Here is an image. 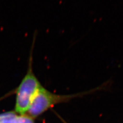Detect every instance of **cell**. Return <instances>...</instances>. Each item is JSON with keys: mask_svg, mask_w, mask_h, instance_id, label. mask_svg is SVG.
I'll use <instances>...</instances> for the list:
<instances>
[{"mask_svg": "<svg viewBox=\"0 0 123 123\" xmlns=\"http://www.w3.org/2000/svg\"><path fill=\"white\" fill-rule=\"evenodd\" d=\"M102 87H97L92 90L77 94L60 95L52 93L42 86L34 97L27 113L32 118H36L57 104L67 102L74 98L82 97L86 94L95 92Z\"/></svg>", "mask_w": 123, "mask_h": 123, "instance_id": "obj_2", "label": "cell"}, {"mask_svg": "<svg viewBox=\"0 0 123 123\" xmlns=\"http://www.w3.org/2000/svg\"><path fill=\"white\" fill-rule=\"evenodd\" d=\"M35 39L34 35L30 52L27 70L16 89L15 111L20 115L25 114L27 112L34 97L42 86L34 74L33 69V50Z\"/></svg>", "mask_w": 123, "mask_h": 123, "instance_id": "obj_1", "label": "cell"}, {"mask_svg": "<svg viewBox=\"0 0 123 123\" xmlns=\"http://www.w3.org/2000/svg\"><path fill=\"white\" fill-rule=\"evenodd\" d=\"M18 115L12 112L0 115V123H16Z\"/></svg>", "mask_w": 123, "mask_h": 123, "instance_id": "obj_3", "label": "cell"}, {"mask_svg": "<svg viewBox=\"0 0 123 123\" xmlns=\"http://www.w3.org/2000/svg\"><path fill=\"white\" fill-rule=\"evenodd\" d=\"M16 123H34L33 118L27 114L18 115Z\"/></svg>", "mask_w": 123, "mask_h": 123, "instance_id": "obj_4", "label": "cell"}]
</instances>
